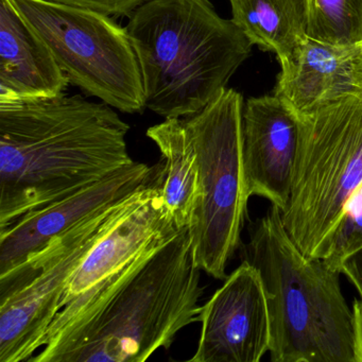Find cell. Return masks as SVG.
<instances>
[{
  "label": "cell",
  "mask_w": 362,
  "mask_h": 362,
  "mask_svg": "<svg viewBox=\"0 0 362 362\" xmlns=\"http://www.w3.org/2000/svg\"><path fill=\"white\" fill-rule=\"evenodd\" d=\"M129 129L80 96L0 101V228L132 164Z\"/></svg>",
  "instance_id": "1"
},
{
  "label": "cell",
  "mask_w": 362,
  "mask_h": 362,
  "mask_svg": "<svg viewBox=\"0 0 362 362\" xmlns=\"http://www.w3.org/2000/svg\"><path fill=\"white\" fill-rule=\"evenodd\" d=\"M52 52L69 83L124 113L146 109L139 60L109 16L50 0H10Z\"/></svg>",
  "instance_id": "7"
},
{
  "label": "cell",
  "mask_w": 362,
  "mask_h": 362,
  "mask_svg": "<svg viewBox=\"0 0 362 362\" xmlns=\"http://www.w3.org/2000/svg\"><path fill=\"white\" fill-rule=\"evenodd\" d=\"M198 349L192 362H259L271 328L262 277L243 260L202 305Z\"/></svg>",
  "instance_id": "10"
},
{
  "label": "cell",
  "mask_w": 362,
  "mask_h": 362,
  "mask_svg": "<svg viewBox=\"0 0 362 362\" xmlns=\"http://www.w3.org/2000/svg\"><path fill=\"white\" fill-rule=\"evenodd\" d=\"M356 334V358L362 362V300H356L353 306Z\"/></svg>",
  "instance_id": "21"
},
{
  "label": "cell",
  "mask_w": 362,
  "mask_h": 362,
  "mask_svg": "<svg viewBox=\"0 0 362 362\" xmlns=\"http://www.w3.org/2000/svg\"><path fill=\"white\" fill-rule=\"evenodd\" d=\"M201 269L188 228L147 250L54 349L30 362H144L199 322Z\"/></svg>",
  "instance_id": "2"
},
{
  "label": "cell",
  "mask_w": 362,
  "mask_h": 362,
  "mask_svg": "<svg viewBox=\"0 0 362 362\" xmlns=\"http://www.w3.org/2000/svg\"><path fill=\"white\" fill-rule=\"evenodd\" d=\"M232 21L252 45L287 66L308 37L307 0H230Z\"/></svg>",
  "instance_id": "16"
},
{
  "label": "cell",
  "mask_w": 362,
  "mask_h": 362,
  "mask_svg": "<svg viewBox=\"0 0 362 362\" xmlns=\"http://www.w3.org/2000/svg\"><path fill=\"white\" fill-rule=\"evenodd\" d=\"M360 249H362V183L345 204L338 222L324 240L317 258L341 272L342 262Z\"/></svg>",
  "instance_id": "18"
},
{
  "label": "cell",
  "mask_w": 362,
  "mask_h": 362,
  "mask_svg": "<svg viewBox=\"0 0 362 362\" xmlns=\"http://www.w3.org/2000/svg\"><path fill=\"white\" fill-rule=\"evenodd\" d=\"M357 46H337L307 37L281 69L274 94L296 114L360 88L353 73Z\"/></svg>",
  "instance_id": "14"
},
{
  "label": "cell",
  "mask_w": 362,
  "mask_h": 362,
  "mask_svg": "<svg viewBox=\"0 0 362 362\" xmlns=\"http://www.w3.org/2000/svg\"><path fill=\"white\" fill-rule=\"evenodd\" d=\"M298 141V114L276 95L243 107V164L249 197L283 209L289 200Z\"/></svg>",
  "instance_id": "12"
},
{
  "label": "cell",
  "mask_w": 362,
  "mask_h": 362,
  "mask_svg": "<svg viewBox=\"0 0 362 362\" xmlns=\"http://www.w3.org/2000/svg\"><path fill=\"white\" fill-rule=\"evenodd\" d=\"M243 95L222 90L198 113L183 117L200 170L201 199L188 226L197 266L216 279L240 247L250 197L243 164Z\"/></svg>",
  "instance_id": "6"
},
{
  "label": "cell",
  "mask_w": 362,
  "mask_h": 362,
  "mask_svg": "<svg viewBox=\"0 0 362 362\" xmlns=\"http://www.w3.org/2000/svg\"><path fill=\"white\" fill-rule=\"evenodd\" d=\"M119 203L52 239L0 275V362L30 361L44 346L69 276Z\"/></svg>",
  "instance_id": "8"
},
{
  "label": "cell",
  "mask_w": 362,
  "mask_h": 362,
  "mask_svg": "<svg viewBox=\"0 0 362 362\" xmlns=\"http://www.w3.org/2000/svg\"><path fill=\"white\" fill-rule=\"evenodd\" d=\"M146 109L167 118L198 113L249 58L252 43L209 0H146L126 27Z\"/></svg>",
  "instance_id": "3"
},
{
  "label": "cell",
  "mask_w": 362,
  "mask_h": 362,
  "mask_svg": "<svg viewBox=\"0 0 362 362\" xmlns=\"http://www.w3.org/2000/svg\"><path fill=\"white\" fill-rule=\"evenodd\" d=\"M298 117L291 192L281 218L302 253L317 258L362 183V86Z\"/></svg>",
  "instance_id": "5"
},
{
  "label": "cell",
  "mask_w": 362,
  "mask_h": 362,
  "mask_svg": "<svg viewBox=\"0 0 362 362\" xmlns=\"http://www.w3.org/2000/svg\"><path fill=\"white\" fill-rule=\"evenodd\" d=\"M65 5L94 10L105 16H131L146 0H50Z\"/></svg>",
  "instance_id": "19"
},
{
  "label": "cell",
  "mask_w": 362,
  "mask_h": 362,
  "mask_svg": "<svg viewBox=\"0 0 362 362\" xmlns=\"http://www.w3.org/2000/svg\"><path fill=\"white\" fill-rule=\"evenodd\" d=\"M162 154L160 203L177 230L188 228L201 199L200 170L183 118H167L148 129Z\"/></svg>",
  "instance_id": "15"
},
{
  "label": "cell",
  "mask_w": 362,
  "mask_h": 362,
  "mask_svg": "<svg viewBox=\"0 0 362 362\" xmlns=\"http://www.w3.org/2000/svg\"><path fill=\"white\" fill-rule=\"evenodd\" d=\"M353 73L358 86H362V42L357 46L353 62Z\"/></svg>",
  "instance_id": "22"
},
{
  "label": "cell",
  "mask_w": 362,
  "mask_h": 362,
  "mask_svg": "<svg viewBox=\"0 0 362 362\" xmlns=\"http://www.w3.org/2000/svg\"><path fill=\"white\" fill-rule=\"evenodd\" d=\"M156 165L133 162L96 183L21 216L0 228V275L9 272L52 239L128 198L152 179Z\"/></svg>",
  "instance_id": "11"
},
{
  "label": "cell",
  "mask_w": 362,
  "mask_h": 362,
  "mask_svg": "<svg viewBox=\"0 0 362 362\" xmlns=\"http://www.w3.org/2000/svg\"><path fill=\"white\" fill-rule=\"evenodd\" d=\"M69 80L10 0H0V101L52 98Z\"/></svg>",
  "instance_id": "13"
},
{
  "label": "cell",
  "mask_w": 362,
  "mask_h": 362,
  "mask_svg": "<svg viewBox=\"0 0 362 362\" xmlns=\"http://www.w3.org/2000/svg\"><path fill=\"white\" fill-rule=\"evenodd\" d=\"M160 184V160L152 179L119 203L103 233L71 273L60 310L41 351L58 345L149 247L179 230L163 209Z\"/></svg>",
  "instance_id": "9"
},
{
  "label": "cell",
  "mask_w": 362,
  "mask_h": 362,
  "mask_svg": "<svg viewBox=\"0 0 362 362\" xmlns=\"http://www.w3.org/2000/svg\"><path fill=\"white\" fill-rule=\"evenodd\" d=\"M243 252L264 285L271 361L357 362L354 313L341 291V272L302 253L279 207L255 222Z\"/></svg>",
  "instance_id": "4"
},
{
  "label": "cell",
  "mask_w": 362,
  "mask_h": 362,
  "mask_svg": "<svg viewBox=\"0 0 362 362\" xmlns=\"http://www.w3.org/2000/svg\"><path fill=\"white\" fill-rule=\"evenodd\" d=\"M311 39L337 46L362 42V0H307Z\"/></svg>",
  "instance_id": "17"
},
{
  "label": "cell",
  "mask_w": 362,
  "mask_h": 362,
  "mask_svg": "<svg viewBox=\"0 0 362 362\" xmlns=\"http://www.w3.org/2000/svg\"><path fill=\"white\" fill-rule=\"evenodd\" d=\"M340 271L355 286L362 300V249L349 256L342 262Z\"/></svg>",
  "instance_id": "20"
}]
</instances>
